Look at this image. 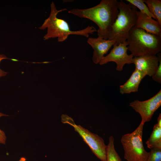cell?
I'll list each match as a JSON object with an SVG mask.
<instances>
[{"mask_svg":"<svg viewBox=\"0 0 161 161\" xmlns=\"http://www.w3.org/2000/svg\"><path fill=\"white\" fill-rule=\"evenodd\" d=\"M118 2L117 0H102L93 7L84 9L73 8L68 12L94 22L99 28L98 37L107 40L119 13Z\"/></svg>","mask_w":161,"mask_h":161,"instance_id":"6da1fadb","label":"cell"},{"mask_svg":"<svg viewBox=\"0 0 161 161\" xmlns=\"http://www.w3.org/2000/svg\"><path fill=\"white\" fill-rule=\"evenodd\" d=\"M50 8L49 16L39 27V29L42 30L47 29V33L43 37L44 40L57 38L58 42H63L70 35H80L88 38L89 34H92L97 31L94 27L89 26L81 30H71L69 24L66 21L57 17L59 13L66 10V9L58 10L53 2L51 4Z\"/></svg>","mask_w":161,"mask_h":161,"instance_id":"7a4b0ae2","label":"cell"},{"mask_svg":"<svg viewBox=\"0 0 161 161\" xmlns=\"http://www.w3.org/2000/svg\"><path fill=\"white\" fill-rule=\"evenodd\" d=\"M128 50L134 57L155 55L161 52V36L147 32L135 26L130 30L127 40Z\"/></svg>","mask_w":161,"mask_h":161,"instance_id":"3957f363","label":"cell"},{"mask_svg":"<svg viewBox=\"0 0 161 161\" xmlns=\"http://www.w3.org/2000/svg\"><path fill=\"white\" fill-rule=\"evenodd\" d=\"M119 13L113 25L108 39L115 40L118 45L126 41L129 31L134 26L137 19V8L122 0L118 2Z\"/></svg>","mask_w":161,"mask_h":161,"instance_id":"277c9868","label":"cell"},{"mask_svg":"<svg viewBox=\"0 0 161 161\" xmlns=\"http://www.w3.org/2000/svg\"><path fill=\"white\" fill-rule=\"evenodd\" d=\"M144 124L141 122L132 132L124 134L121 137L124 158L127 161H147L149 152L145 149L142 140Z\"/></svg>","mask_w":161,"mask_h":161,"instance_id":"5b68a950","label":"cell"},{"mask_svg":"<svg viewBox=\"0 0 161 161\" xmlns=\"http://www.w3.org/2000/svg\"><path fill=\"white\" fill-rule=\"evenodd\" d=\"M61 118L62 123L68 124L74 128L97 158L101 161H106L107 145L102 138L81 126L76 124L73 119L66 115L62 114Z\"/></svg>","mask_w":161,"mask_h":161,"instance_id":"8992f818","label":"cell"},{"mask_svg":"<svg viewBox=\"0 0 161 161\" xmlns=\"http://www.w3.org/2000/svg\"><path fill=\"white\" fill-rule=\"evenodd\" d=\"M129 106L138 113L141 122L145 123L149 121L154 113L161 106V90L151 98L143 101L138 100L131 102Z\"/></svg>","mask_w":161,"mask_h":161,"instance_id":"52a82bcc","label":"cell"},{"mask_svg":"<svg viewBox=\"0 0 161 161\" xmlns=\"http://www.w3.org/2000/svg\"><path fill=\"white\" fill-rule=\"evenodd\" d=\"M128 44L127 41L118 45L115 43L110 52L102 58L99 64L102 65L109 62H114L116 64V70L117 71H122L125 64L133 63V56L131 54L129 55L127 53Z\"/></svg>","mask_w":161,"mask_h":161,"instance_id":"ba28073f","label":"cell"},{"mask_svg":"<svg viewBox=\"0 0 161 161\" xmlns=\"http://www.w3.org/2000/svg\"><path fill=\"white\" fill-rule=\"evenodd\" d=\"M87 42L94 50L92 60L95 64L99 63L102 58L116 42L115 40L98 37L89 38Z\"/></svg>","mask_w":161,"mask_h":161,"instance_id":"9c48e42d","label":"cell"},{"mask_svg":"<svg viewBox=\"0 0 161 161\" xmlns=\"http://www.w3.org/2000/svg\"><path fill=\"white\" fill-rule=\"evenodd\" d=\"M159 62L157 57L154 55L134 57L132 59L135 69L144 72L150 77L152 76L156 71Z\"/></svg>","mask_w":161,"mask_h":161,"instance_id":"30bf717a","label":"cell"},{"mask_svg":"<svg viewBox=\"0 0 161 161\" xmlns=\"http://www.w3.org/2000/svg\"><path fill=\"white\" fill-rule=\"evenodd\" d=\"M137 19L134 26L147 32L161 36V25L158 21L140 11H137Z\"/></svg>","mask_w":161,"mask_h":161,"instance_id":"8fae6325","label":"cell"},{"mask_svg":"<svg viewBox=\"0 0 161 161\" xmlns=\"http://www.w3.org/2000/svg\"><path fill=\"white\" fill-rule=\"evenodd\" d=\"M146 75L144 72L135 69L127 81L120 86V92L123 94L137 92L141 81Z\"/></svg>","mask_w":161,"mask_h":161,"instance_id":"7c38bea8","label":"cell"},{"mask_svg":"<svg viewBox=\"0 0 161 161\" xmlns=\"http://www.w3.org/2000/svg\"><path fill=\"white\" fill-rule=\"evenodd\" d=\"M148 148L161 149V126L157 123L154 126L152 132L145 142Z\"/></svg>","mask_w":161,"mask_h":161,"instance_id":"4fadbf2b","label":"cell"},{"mask_svg":"<svg viewBox=\"0 0 161 161\" xmlns=\"http://www.w3.org/2000/svg\"><path fill=\"white\" fill-rule=\"evenodd\" d=\"M150 12L154 16L156 21L161 25V0H143Z\"/></svg>","mask_w":161,"mask_h":161,"instance_id":"5bb4252c","label":"cell"},{"mask_svg":"<svg viewBox=\"0 0 161 161\" xmlns=\"http://www.w3.org/2000/svg\"><path fill=\"white\" fill-rule=\"evenodd\" d=\"M114 141L113 137L112 136H110L106 149V161H122L115 149Z\"/></svg>","mask_w":161,"mask_h":161,"instance_id":"9a60e30c","label":"cell"},{"mask_svg":"<svg viewBox=\"0 0 161 161\" xmlns=\"http://www.w3.org/2000/svg\"><path fill=\"white\" fill-rule=\"evenodd\" d=\"M126 1L138 8L140 12L148 16L156 19L154 16L149 11L146 5L143 0H126Z\"/></svg>","mask_w":161,"mask_h":161,"instance_id":"2e32d148","label":"cell"},{"mask_svg":"<svg viewBox=\"0 0 161 161\" xmlns=\"http://www.w3.org/2000/svg\"><path fill=\"white\" fill-rule=\"evenodd\" d=\"M150 149L147 161H161V149L153 148Z\"/></svg>","mask_w":161,"mask_h":161,"instance_id":"e0dca14e","label":"cell"},{"mask_svg":"<svg viewBox=\"0 0 161 161\" xmlns=\"http://www.w3.org/2000/svg\"><path fill=\"white\" fill-rule=\"evenodd\" d=\"M159 64L157 69L154 74L152 76V79L159 83H161V53L157 54Z\"/></svg>","mask_w":161,"mask_h":161,"instance_id":"ac0fdd59","label":"cell"},{"mask_svg":"<svg viewBox=\"0 0 161 161\" xmlns=\"http://www.w3.org/2000/svg\"><path fill=\"white\" fill-rule=\"evenodd\" d=\"M3 116H8L0 112V117ZM6 140V137L4 132L0 129V143L5 144Z\"/></svg>","mask_w":161,"mask_h":161,"instance_id":"d6986e66","label":"cell"},{"mask_svg":"<svg viewBox=\"0 0 161 161\" xmlns=\"http://www.w3.org/2000/svg\"><path fill=\"white\" fill-rule=\"evenodd\" d=\"M7 58L4 55L0 54V62L3 60ZM7 72H5L0 69V77L5 76Z\"/></svg>","mask_w":161,"mask_h":161,"instance_id":"ffe728a7","label":"cell"},{"mask_svg":"<svg viewBox=\"0 0 161 161\" xmlns=\"http://www.w3.org/2000/svg\"><path fill=\"white\" fill-rule=\"evenodd\" d=\"M157 123L159 125L161 126V114L160 113L157 118Z\"/></svg>","mask_w":161,"mask_h":161,"instance_id":"44dd1931","label":"cell"},{"mask_svg":"<svg viewBox=\"0 0 161 161\" xmlns=\"http://www.w3.org/2000/svg\"><path fill=\"white\" fill-rule=\"evenodd\" d=\"M26 159L24 157H21L18 161H26Z\"/></svg>","mask_w":161,"mask_h":161,"instance_id":"7402d4cb","label":"cell"}]
</instances>
